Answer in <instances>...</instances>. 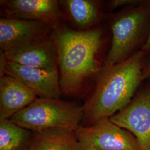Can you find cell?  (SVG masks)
I'll list each match as a JSON object with an SVG mask.
<instances>
[{"mask_svg":"<svg viewBox=\"0 0 150 150\" xmlns=\"http://www.w3.org/2000/svg\"><path fill=\"white\" fill-rule=\"evenodd\" d=\"M38 98L20 81L5 75L0 80V120L10 119Z\"/></svg>","mask_w":150,"mask_h":150,"instance_id":"obj_11","label":"cell"},{"mask_svg":"<svg viewBox=\"0 0 150 150\" xmlns=\"http://www.w3.org/2000/svg\"><path fill=\"white\" fill-rule=\"evenodd\" d=\"M28 150H81L76 131L55 127L33 132Z\"/></svg>","mask_w":150,"mask_h":150,"instance_id":"obj_12","label":"cell"},{"mask_svg":"<svg viewBox=\"0 0 150 150\" xmlns=\"http://www.w3.org/2000/svg\"><path fill=\"white\" fill-rule=\"evenodd\" d=\"M81 150H96L92 147H83L81 146Z\"/></svg>","mask_w":150,"mask_h":150,"instance_id":"obj_19","label":"cell"},{"mask_svg":"<svg viewBox=\"0 0 150 150\" xmlns=\"http://www.w3.org/2000/svg\"><path fill=\"white\" fill-rule=\"evenodd\" d=\"M61 2L71 18L78 26L90 27L98 21L99 8L96 2L89 0H66Z\"/></svg>","mask_w":150,"mask_h":150,"instance_id":"obj_14","label":"cell"},{"mask_svg":"<svg viewBox=\"0 0 150 150\" xmlns=\"http://www.w3.org/2000/svg\"><path fill=\"white\" fill-rule=\"evenodd\" d=\"M8 61L25 66L57 69L58 60L53 42L46 38L24 44L4 51Z\"/></svg>","mask_w":150,"mask_h":150,"instance_id":"obj_9","label":"cell"},{"mask_svg":"<svg viewBox=\"0 0 150 150\" xmlns=\"http://www.w3.org/2000/svg\"><path fill=\"white\" fill-rule=\"evenodd\" d=\"M33 132L10 119L0 120V150H28Z\"/></svg>","mask_w":150,"mask_h":150,"instance_id":"obj_13","label":"cell"},{"mask_svg":"<svg viewBox=\"0 0 150 150\" xmlns=\"http://www.w3.org/2000/svg\"><path fill=\"white\" fill-rule=\"evenodd\" d=\"M144 54L147 56L150 54V30L149 32V35L147 38V40L146 41V43H145V46L141 50Z\"/></svg>","mask_w":150,"mask_h":150,"instance_id":"obj_18","label":"cell"},{"mask_svg":"<svg viewBox=\"0 0 150 150\" xmlns=\"http://www.w3.org/2000/svg\"><path fill=\"white\" fill-rule=\"evenodd\" d=\"M102 35L99 28L55 31L53 43L57 55L59 85L66 95H79L86 81L101 70L97 55L102 45Z\"/></svg>","mask_w":150,"mask_h":150,"instance_id":"obj_2","label":"cell"},{"mask_svg":"<svg viewBox=\"0 0 150 150\" xmlns=\"http://www.w3.org/2000/svg\"><path fill=\"white\" fill-rule=\"evenodd\" d=\"M81 146L96 150H142L137 139L110 118H103L88 126L80 125L76 131Z\"/></svg>","mask_w":150,"mask_h":150,"instance_id":"obj_5","label":"cell"},{"mask_svg":"<svg viewBox=\"0 0 150 150\" xmlns=\"http://www.w3.org/2000/svg\"><path fill=\"white\" fill-rule=\"evenodd\" d=\"M51 25L43 22L2 18L0 20V47L6 51L46 38Z\"/></svg>","mask_w":150,"mask_h":150,"instance_id":"obj_8","label":"cell"},{"mask_svg":"<svg viewBox=\"0 0 150 150\" xmlns=\"http://www.w3.org/2000/svg\"><path fill=\"white\" fill-rule=\"evenodd\" d=\"M141 1L136 0H113L110 1L109 7L112 10L121 6H129L139 4Z\"/></svg>","mask_w":150,"mask_h":150,"instance_id":"obj_15","label":"cell"},{"mask_svg":"<svg viewBox=\"0 0 150 150\" xmlns=\"http://www.w3.org/2000/svg\"><path fill=\"white\" fill-rule=\"evenodd\" d=\"M1 4L7 18L43 22L51 25L61 16L56 0H8L1 1Z\"/></svg>","mask_w":150,"mask_h":150,"instance_id":"obj_10","label":"cell"},{"mask_svg":"<svg viewBox=\"0 0 150 150\" xmlns=\"http://www.w3.org/2000/svg\"><path fill=\"white\" fill-rule=\"evenodd\" d=\"M5 75L20 81L39 98H59L61 93L58 70H46L7 61Z\"/></svg>","mask_w":150,"mask_h":150,"instance_id":"obj_7","label":"cell"},{"mask_svg":"<svg viewBox=\"0 0 150 150\" xmlns=\"http://www.w3.org/2000/svg\"><path fill=\"white\" fill-rule=\"evenodd\" d=\"M110 118L133 134L142 150H150V80L139 87L130 101Z\"/></svg>","mask_w":150,"mask_h":150,"instance_id":"obj_6","label":"cell"},{"mask_svg":"<svg viewBox=\"0 0 150 150\" xmlns=\"http://www.w3.org/2000/svg\"><path fill=\"white\" fill-rule=\"evenodd\" d=\"M83 106L59 98H39L15 114L11 121L32 132L60 127L76 131L83 119Z\"/></svg>","mask_w":150,"mask_h":150,"instance_id":"obj_4","label":"cell"},{"mask_svg":"<svg viewBox=\"0 0 150 150\" xmlns=\"http://www.w3.org/2000/svg\"><path fill=\"white\" fill-rule=\"evenodd\" d=\"M149 79H150V54L146 57L142 75V80L143 81Z\"/></svg>","mask_w":150,"mask_h":150,"instance_id":"obj_16","label":"cell"},{"mask_svg":"<svg viewBox=\"0 0 150 150\" xmlns=\"http://www.w3.org/2000/svg\"><path fill=\"white\" fill-rule=\"evenodd\" d=\"M150 30V1L126 6L111 24L112 43L102 69L126 60L142 50Z\"/></svg>","mask_w":150,"mask_h":150,"instance_id":"obj_3","label":"cell"},{"mask_svg":"<svg viewBox=\"0 0 150 150\" xmlns=\"http://www.w3.org/2000/svg\"><path fill=\"white\" fill-rule=\"evenodd\" d=\"M146 57L141 51L122 62L101 69L94 90L83 106L85 126L110 118L130 101L143 82Z\"/></svg>","mask_w":150,"mask_h":150,"instance_id":"obj_1","label":"cell"},{"mask_svg":"<svg viewBox=\"0 0 150 150\" xmlns=\"http://www.w3.org/2000/svg\"><path fill=\"white\" fill-rule=\"evenodd\" d=\"M7 59L6 57L4 51L1 50V56H0V75L1 78L5 76L6 64L7 63Z\"/></svg>","mask_w":150,"mask_h":150,"instance_id":"obj_17","label":"cell"}]
</instances>
